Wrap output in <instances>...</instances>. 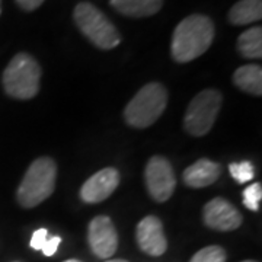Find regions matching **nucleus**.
<instances>
[{
  "label": "nucleus",
  "instance_id": "obj_17",
  "mask_svg": "<svg viewBox=\"0 0 262 262\" xmlns=\"http://www.w3.org/2000/svg\"><path fill=\"white\" fill-rule=\"evenodd\" d=\"M189 262H226V252L222 246L211 245L200 249Z\"/></svg>",
  "mask_w": 262,
  "mask_h": 262
},
{
  "label": "nucleus",
  "instance_id": "obj_23",
  "mask_svg": "<svg viewBox=\"0 0 262 262\" xmlns=\"http://www.w3.org/2000/svg\"><path fill=\"white\" fill-rule=\"evenodd\" d=\"M105 262H128V261H125V259H110V261H105Z\"/></svg>",
  "mask_w": 262,
  "mask_h": 262
},
{
  "label": "nucleus",
  "instance_id": "obj_11",
  "mask_svg": "<svg viewBox=\"0 0 262 262\" xmlns=\"http://www.w3.org/2000/svg\"><path fill=\"white\" fill-rule=\"evenodd\" d=\"M120 184V172L115 168H105L96 172L80 188V198L86 204H96L106 200Z\"/></svg>",
  "mask_w": 262,
  "mask_h": 262
},
{
  "label": "nucleus",
  "instance_id": "obj_20",
  "mask_svg": "<svg viewBox=\"0 0 262 262\" xmlns=\"http://www.w3.org/2000/svg\"><path fill=\"white\" fill-rule=\"evenodd\" d=\"M48 239V230L47 229H38L34 232L32 237H31V248L35 251H41L44 244L47 242Z\"/></svg>",
  "mask_w": 262,
  "mask_h": 262
},
{
  "label": "nucleus",
  "instance_id": "obj_3",
  "mask_svg": "<svg viewBox=\"0 0 262 262\" xmlns=\"http://www.w3.org/2000/svg\"><path fill=\"white\" fill-rule=\"evenodd\" d=\"M41 66L32 56L27 53H19L9 61L3 72V88L10 98L27 101L37 96L39 92Z\"/></svg>",
  "mask_w": 262,
  "mask_h": 262
},
{
  "label": "nucleus",
  "instance_id": "obj_4",
  "mask_svg": "<svg viewBox=\"0 0 262 262\" xmlns=\"http://www.w3.org/2000/svg\"><path fill=\"white\" fill-rule=\"evenodd\" d=\"M168 105V91L163 84H144L124 110V120L134 128H147L158 121Z\"/></svg>",
  "mask_w": 262,
  "mask_h": 262
},
{
  "label": "nucleus",
  "instance_id": "obj_21",
  "mask_svg": "<svg viewBox=\"0 0 262 262\" xmlns=\"http://www.w3.org/2000/svg\"><path fill=\"white\" fill-rule=\"evenodd\" d=\"M61 244V237L60 236H53V237H48L47 242L44 244L42 246V253L46 255V256H53L54 253L57 252V249H58V245Z\"/></svg>",
  "mask_w": 262,
  "mask_h": 262
},
{
  "label": "nucleus",
  "instance_id": "obj_2",
  "mask_svg": "<svg viewBox=\"0 0 262 262\" xmlns=\"http://www.w3.org/2000/svg\"><path fill=\"white\" fill-rule=\"evenodd\" d=\"M57 165L47 156L34 160L16 191V200L24 208H34L46 201L56 189Z\"/></svg>",
  "mask_w": 262,
  "mask_h": 262
},
{
  "label": "nucleus",
  "instance_id": "obj_7",
  "mask_svg": "<svg viewBox=\"0 0 262 262\" xmlns=\"http://www.w3.org/2000/svg\"><path fill=\"white\" fill-rule=\"evenodd\" d=\"M144 181L150 196L158 203L168 201L177 187L172 165L162 156L150 158L144 170Z\"/></svg>",
  "mask_w": 262,
  "mask_h": 262
},
{
  "label": "nucleus",
  "instance_id": "obj_13",
  "mask_svg": "<svg viewBox=\"0 0 262 262\" xmlns=\"http://www.w3.org/2000/svg\"><path fill=\"white\" fill-rule=\"evenodd\" d=\"M110 5L124 16L149 18L162 9L163 0H110Z\"/></svg>",
  "mask_w": 262,
  "mask_h": 262
},
{
  "label": "nucleus",
  "instance_id": "obj_26",
  "mask_svg": "<svg viewBox=\"0 0 262 262\" xmlns=\"http://www.w3.org/2000/svg\"><path fill=\"white\" fill-rule=\"evenodd\" d=\"M0 15H2V0H0Z\"/></svg>",
  "mask_w": 262,
  "mask_h": 262
},
{
  "label": "nucleus",
  "instance_id": "obj_19",
  "mask_svg": "<svg viewBox=\"0 0 262 262\" xmlns=\"http://www.w3.org/2000/svg\"><path fill=\"white\" fill-rule=\"evenodd\" d=\"M262 200V184L255 182L244 191V204L251 211H258Z\"/></svg>",
  "mask_w": 262,
  "mask_h": 262
},
{
  "label": "nucleus",
  "instance_id": "obj_14",
  "mask_svg": "<svg viewBox=\"0 0 262 262\" xmlns=\"http://www.w3.org/2000/svg\"><path fill=\"white\" fill-rule=\"evenodd\" d=\"M229 22L236 27L258 22L262 18V0H239L229 10Z\"/></svg>",
  "mask_w": 262,
  "mask_h": 262
},
{
  "label": "nucleus",
  "instance_id": "obj_6",
  "mask_svg": "<svg viewBox=\"0 0 262 262\" xmlns=\"http://www.w3.org/2000/svg\"><path fill=\"white\" fill-rule=\"evenodd\" d=\"M223 96L215 89H206L192 98L188 105L184 127L194 137H203L214 125L215 118L220 113Z\"/></svg>",
  "mask_w": 262,
  "mask_h": 262
},
{
  "label": "nucleus",
  "instance_id": "obj_12",
  "mask_svg": "<svg viewBox=\"0 0 262 262\" xmlns=\"http://www.w3.org/2000/svg\"><path fill=\"white\" fill-rule=\"evenodd\" d=\"M220 173L222 168L219 163L210 159H200L184 170L182 179L184 184L189 188H206L213 185Z\"/></svg>",
  "mask_w": 262,
  "mask_h": 262
},
{
  "label": "nucleus",
  "instance_id": "obj_15",
  "mask_svg": "<svg viewBox=\"0 0 262 262\" xmlns=\"http://www.w3.org/2000/svg\"><path fill=\"white\" fill-rule=\"evenodd\" d=\"M233 83L244 92L261 96L262 69L258 64H246L239 67L233 75Z\"/></svg>",
  "mask_w": 262,
  "mask_h": 262
},
{
  "label": "nucleus",
  "instance_id": "obj_10",
  "mask_svg": "<svg viewBox=\"0 0 262 262\" xmlns=\"http://www.w3.org/2000/svg\"><path fill=\"white\" fill-rule=\"evenodd\" d=\"M136 239L139 248L150 256H160L168 249L163 225L156 215H146L137 225Z\"/></svg>",
  "mask_w": 262,
  "mask_h": 262
},
{
  "label": "nucleus",
  "instance_id": "obj_5",
  "mask_svg": "<svg viewBox=\"0 0 262 262\" xmlns=\"http://www.w3.org/2000/svg\"><path fill=\"white\" fill-rule=\"evenodd\" d=\"M73 19L79 31L95 47L113 50L121 42V35L113 22L89 2L79 3L73 10Z\"/></svg>",
  "mask_w": 262,
  "mask_h": 262
},
{
  "label": "nucleus",
  "instance_id": "obj_8",
  "mask_svg": "<svg viewBox=\"0 0 262 262\" xmlns=\"http://www.w3.org/2000/svg\"><path fill=\"white\" fill-rule=\"evenodd\" d=\"M203 219L207 227L219 232L236 230L244 222L241 211L222 196H215L207 203L203 208Z\"/></svg>",
  "mask_w": 262,
  "mask_h": 262
},
{
  "label": "nucleus",
  "instance_id": "obj_1",
  "mask_svg": "<svg viewBox=\"0 0 262 262\" xmlns=\"http://www.w3.org/2000/svg\"><path fill=\"white\" fill-rule=\"evenodd\" d=\"M214 39V24L206 15H189L177 25L170 54L177 63H189L203 56Z\"/></svg>",
  "mask_w": 262,
  "mask_h": 262
},
{
  "label": "nucleus",
  "instance_id": "obj_25",
  "mask_svg": "<svg viewBox=\"0 0 262 262\" xmlns=\"http://www.w3.org/2000/svg\"><path fill=\"white\" fill-rule=\"evenodd\" d=\"M242 262H256V261H252V259H246V261H242Z\"/></svg>",
  "mask_w": 262,
  "mask_h": 262
},
{
  "label": "nucleus",
  "instance_id": "obj_22",
  "mask_svg": "<svg viewBox=\"0 0 262 262\" xmlns=\"http://www.w3.org/2000/svg\"><path fill=\"white\" fill-rule=\"evenodd\" d=\"M46 0H16L18 6L25 12H32V10L38 9Z\"/></svg>",
  "mask_w": 262,
  "mask_h": 262
},
{
  "label": "nucleus",
  "instance_id": "obj_24",
  "mask_svg": "<svg viewBox=\"0 0 262 262\" xmlns=\"http://www.w3.org/2000/svg\"><path fill=\"white\" fill-rule=\"evenodd\" d=\"M64 262H82V261H77V259H67V261Z\"/></svg>",
  "mask_w": 262,
  "mask_h": 262
},
{
  "label": "nucleus",
  "instance_id": "obj_16",
  "mask_svg": "<svg viewBox=\"0 0 262 262\" xmlns=\"http://www.w3.org/2000/svg\"><path fill=\"white\" fill-rule=\"evenodd\" d=\"M237 50L246 58L262 57V28L253 27L245 31L237 38Z\"/></svg>",
  "mask_w": 262,
  "mask_h": 262
},
{
  "label": "nucleus",
  "instance_id": "obj_9",
  "mask_svg": "<svg viewBox=\"0 0 262 262\" xmlns=\"http://www.w3.org/2000/svg\"><path fill=\"white\" fill-rule=\"evenodd\" d=\"M88 242L91 251L101 259L111 258L118 248V234L108 215H98L89 223Z\"/></svg>",
  "mask_w": 262,
  "mask_h": 262
},
{
  "label": "nucleus",
  "instance_id": "obj_18",
  "mask_svg": "<svg viewBox=\"0 0 262 262\" xmlns=\"http://www.w3.org/2000/svg\"><path fill=\"white\" fill-rule=\"evenodd\" d=\"M229 172L233 177V179L239 184H245L252 181L255 175V168L251 162H241V163H230Z\"/></svg>",
  "mask_w": 262,
  "mask_h": 262
}]
</instances>
